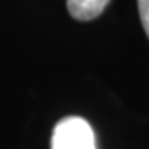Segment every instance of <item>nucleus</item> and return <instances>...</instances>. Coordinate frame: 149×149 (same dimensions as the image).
<instances>
[{
	"instance_id": "nucleus-1",
	"label": "nucleus",
	"mask_w": 149,
	"mask_h": 149,
	"mask_svg": "<svg viewBox=\"0 0 149 149\" xmlns=\"http://www.w3.org/2000/svg\"><path fill=\"white\" fill-rule=\"evenodd\" d=\"M52 149H96L95 133L85 119L65 118L55 126Z\"/></svg>"
},
{
	"instance_id": "nucleus-2",
	"label": "nucleus",
	"mask_w": 149,
	"mask_h": 149,
	"mask_svg": "<svg viewBox=\"0 0 149 149\" xmlns=\"http://www.w3.org/2000/svg\"><path fill=\"white\" fill-rule=\"evenodd\" d=\"M109 0H66L70 15L76 20H93L101 15Z\"/></svg>"
},
{
	"instance_id": "nucleus-3",
	"label": "nucleus",
	"mask_w": 149,
	"mask_h": 149,
	"mask_svg": "<svg viewBox=\"0 0 149 149\" xmlns=\"http://www.w3.org/2000/svg\"><path fill=\"white\" fill-rule=\"evenodd\" d=\"M138 7H139V15H141L143 27L149 37V0H138Z\"/></svg>"
}]
</instances>
